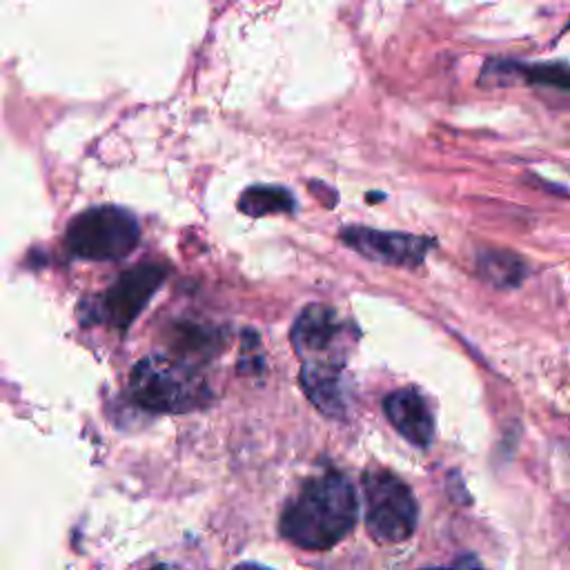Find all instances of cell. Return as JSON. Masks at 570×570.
Returning <instances> with one entry per match:
<instances>
[{"instance_id":"1","label":"cell","mask_w":570,"mask_h":570,"mask_svg":"<svg viewBox=\"0 0 570 570\" xmlns=\"http://www.w3.org/2000/svg\"><path fill=\"white\" fill-rule=\"evenodd\" d=\"M358 517L352 483L338 470L309 476L285 503L278 530L303 550H330L345 539Z\"/></svg>"},{"instance_id":"2","label":"cell","mask_w":570,"mask_h":570,"mask_svg":"<svg viewBox=\"0 0 570 570\" xmlns=\"http://www.w3.org/2000/svg\"><path fill=\"white\" fill-rule=\"evenodd\" d=\"M131 399L151 412H189L209 403L207 383L185 363L169 356H145L129 374Z\"/></svg>"},{"instance_id":"3","label":"cell","mask_w":570,"mask_h":570,"mask_svg":"<svg viewBox=\"0 0 570 570\" xmlns=\"http://www.w3.org/2000/svg\"><path fill=\"white\" fill-rule=\"evenodd\" d=\"M140 238L138 220L122 207L98 205L71 218L65 240L73 256L87 261L125 258Z\"/></svg>"},{"instance_id":"4","label":"cell","mask_w":570,"mask_h":570,"mask_svg":"<svg viewBox=\"0 0 570 570\" xmlns=\"http://www.w3.org/2000/svg\"><path fill=\"white\" fill-rule=\"evenodd\" d=\"M365 528L379 543H399L416 530V501L403 479L385 468L363 472Z\"/></svg>"},{"instance_id":"5","label":"cell","mask_w":570,"mask_h":570,"mask_svg":"<svg viewBox=\"0 0 570 570\" xmlns=\"http://www.w3.org/2000/svg\"><path fill=\"white\" fill-rule=\"evenodd\" d=\"M292 347L303 361H338L345 363L343 343L347 323H343L330 305H307L292 325Z\"/></svg>"},{"instance_id":"6","label":"cell","mask_w":570,"mask_h":570,"mask_svg":"<svg viewBox=\"0 0 570 570\" xmlns=\"http://www.w3.org/2000/svg\"><path fill=\"white\" fill-rule=\"evenodd\" d=\"M163 281L165 267H160L158 263H140L122 272L105 292V321L116 330H127L151 301Z\"/></svg>"},{"instance_id":"7","label":"cell","mask_w":570,"mask_h":570,"mask_svg":"<svg viewBox=\"0 0 570 570\" xmlns=\"http://www.w3.org/2000/svg\"><path fill=\"white\" fill-rule=\"evenodd\" d=\"M341 240L367 261L396 267H419L425 254L434 247V240L425 236L405 232H381L358 225L341 229Z\"/></svg>"},{"instance_id":"8","label":"cell","mask_w":570,"mask_h":570,"mask_svg":"<svg viewBox=\"0 0 570 570\" xmlns=\"http://www.w3.org/2000/svg\"><path fill=\"white\" fill-rule=\"evenodd\" d=\"M383 412L396 432L412 445H430L434 439L432 412L416 387H401L383 399Z\"/></svg>"},{"instance_id":"9","label":"cell","mask_w":570,"mask_h":570,"mask_svg":"<svg viewBox=\"0 0 570 570\" xmlns=\"http://www.w3.org/2000/svg\"><path fill=\"white\" fill-rule=\"evenodd\" d=\"M343 367L338 361H303L301 387L305 396L327 416H341L345 410Z\"/></svg>"},{"instance_id":"10","label":"cell","mask_w":570,"mask_h":570,"mask_svg":"<svg viewBox=\"0 0 570 570\" xmlns=\"http://www.w3.org/2000/svg\"><path fill=\"white\" fill-rule=\"evenodd\" d=\"M530 82L557 89H570V65L568 62H537L523 65L517 60H488L481 71L483 85H512Z\"/></svg>"},{"instance_id":"11","label":"cell","mask_w":570,"mask_h":570,"mask_svg":"<svg viewBox=\"0 0 570 570\" xmlns=\"http://www.w3.org/2000/svg\"><path fill=\"white\" fill-rule=\"evenodd\" d=\"M476 269L497 289L519 287L528 274L525 261L510 249H481L476 256Z\"/></svg>"},{"instance_id":"12","label":"cell","mask_w":570,"mask_h":570,"mask_svg":"<svg viewBox=\"0 0 570 570\" xmlns=\"http://www.w3.org/2000/svg\"><path fill=\"white\" fill-rule=\"evenodd\" d=\"M294 207V194L281 185H252L238 198V209L254 218L267 214H289Z\"/></svg>"},{"instance_id":"13","label":"cell","mask_w":570,"mask_h":570,"mask_svg":"<svg viewBox=\"0 0 570 570\" xmlns=\"http://www.w3.org/2000/svg\"><path fill=\"white\" fill-rule=\"evenodd\" d=\"M234 570H267V568H263V566H258V563H240V566H236Z\"/></svg>"},{"instance_id":"14","label":"cell","mask_w":570,"mask_h":570,"mask_svg":"<svg viewBox=\"0 0 570 570\" xmlns=\"http://www.w3.org/2000/svg\"><path fill=\"white\" fill-rule=\"evenodd\" d=\"M423 570H481V568H472V566H468V568H423Z\"/></svg>"},{"instance_id":"15","label":"cell","mask_w":570,"mask_h":570,"mask_svg":"<svg viewBox=\"0 0 570 570\" xmlns=\"http://www.w3.org/2000/svg\"><path fill=\"white\" fill-rule=\"evenodd\" d=\"M149 570H178V568H174V566H169V563H158V566H151Z\"/></svg>"}]
</instances>
